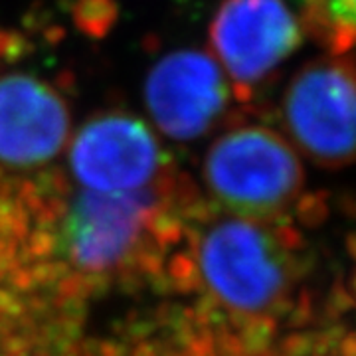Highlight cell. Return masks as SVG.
Here are the masks:
<instances>
[{
	"label": "cell",
	"mask_w": 356,
	"mask_h": 356,
	"mask_svg": "<svg viewBox=\"0 0 356 356\" xmlns=\"http://www.w3.org/2000/svg\"><path fill=\"white\" fill-rule=\"evenodd\" d=\"M70 133V107L48 77L0 70V163L30 168L51 161Z\"/></svg>",
	"instance_id": "cell-6"
},
{
	"label": "cell",
	"mask_w": 356,
	"mask_h": 356,
	"mask_svg": "<svg viewBox=\"0 0 356 356\" xmlns=\"http://www.w3.org/2000/svg\"><path fill=\"white\" fill-rule=\"evenodd\" d=\"M281 113L293 143L329 168L356 161V56L331 54L299 67L285 88Z\"/></svg>",
	"instance_id": "cell-1"
},
{
	"label": "cell",
	"mask_w": 356,
	"mask_h": 356,
	"mask_svg": "<svg viewBox=\"0 0 356 356\" xmlns=\"http://www.w3.org/2000/svg\"><path fill=\"white\" fill-rule=\"evenodd\" d=\"M303 40V22L285 0H222L210 22V54L242 99L266 83Z\"/></svg>",
	"instance_id": "cell-3"
},
{
	"label": "cell",
	"mask_w": 356,
	"mask_h": 356,
	"mask_svg": "<svg viewBox=\"0 0 356 356\" xmlns=\"http://www.w3.org/2000/svg\"><path fill=\"white\" fill-rule=\"evenodd\" d=\"M206 180L234 210L261 216L293 202L303 186V166L277 131L243 125L212 145L206 156Z\"/></svg>",
	"instance_id": "cell-2"
},
{
	"label": "cell",
	"mask_w": 356,
	"mask_h": 356,
	"mask_svg": "<svg viewBox=\"0 0 356 356\" xmlns=\"http://www.w3.org/2000/svg\"><path fill=\"white\" fill-rule=\"evenodd\" d=\"M299 18L327 51L346 54L356 48V0H303Z\"/></svg>",
	"instance_id": "cell-9"
},
{
	"label": "cell",
	"mask_w": 356,
	"mask_h": 356,
	"mask_svg": "<svg viewBox=\"0 0 356 356\" xmlns=\"http://www.w3.org/2000/svg\"><path fill=\"white\" fill-rule=\"evenodd\" d=\"M79 20H83V30L88 32H103L105 30V20H113V14L105 13L103 0H83V10L77 13Z\"/></svg>",
	"instance_id": "cell-10"
},
{
	"label": "cell",
	"mask_w": 356,
	"mask_h": 356,
	"mask_svg": "<svg viewBox=\"0 0 356 356\" xmlns=\"http://www.w3.org/2000/svg\"><path fill=\"white\" fill-rule=\"evenodd\" d=\"M232 88L210 51L180 48L165 54L145 77V103L168 137L204 135L226 111Z\"/></svg>",
	"instance_id": "cell-5"
},
{
	"label": "cell",
	"mask_w": 356,
	"mask_h": 356,
	"mask_svg": "<svg viewBox=\"0 0 356 356\" xmlns=\"http://www.w3.org/2000/svg\"><path fill=\"white\" fill-rule=\"evenodd\" d=\"M70 163L77 180L93 192H133L159 168L161 149L140 119L103 113L79 129Z\"/></svg>",
	"instance_id": "cell-7"
},
{
	"label": "cell",
	"mask_w": 356,
	"mask_h": 356,
	"mask_svg": "<svg viewBox=\"0 0 356 356\" xmlns=\"http://www.w3.org/2000/svg\"><path fill=\"white\" fill-rule=\"evenodd\" d=\"M143 200L135 192H89L67 222V250L77 264L102 267L127 250L139 226Z\"/></svg>",
	"instance_id": "cell-8"
},
{
	"label": "cell",
	"mask_w": 356,
	"mask_h": 356,
	"mask_svg": "<svg viewBox=\"0 0 356 356\" xmlns=\"http://www.w3.org/2000/svg\"><path fill=\"white\" fill-rule=\"evenodd\" d=\"M200 266L220 301L242 313H261L285 295L291 261L281 242L252 222H224L202 245Z\"/></svg>",
	"instance_id": "cell-4"
}]
</instances>
